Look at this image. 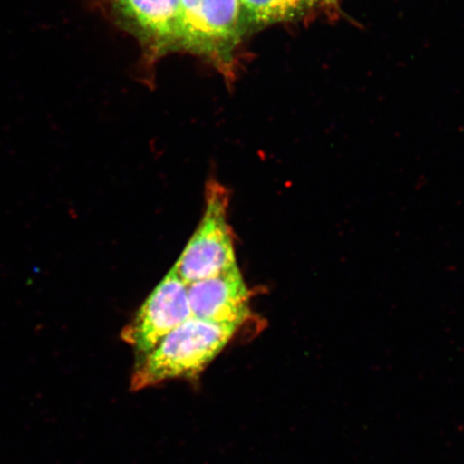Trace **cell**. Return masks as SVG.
<instances>
[{
	"mask_svg": "<svg viewBox=\"0 0 464 464\" xmlns=\"http://www.w3.org/2000/svg\"><path fill=\"white\" fill-rule=\"evenodd\" d=\"M239 327L190 317L144 356L132 375L131 390L198 376L234 338Z\"/></svg>",
	"mask_w": 464,
	"mask_h": 464,
	"instance_id": "obj_1",
	"label": "cell"
},
{
	"mask_svg": "<svg viewBox=\"0 0 464 464\" xmlns=\"http://www.w3.org/2000/svg\"><path fill=\"white\" fill-rule=\"evenodd\" d=\"M229 193L218 181L208 183L206 208L195 234L173 269L189 284L216 276L237 265L228 223Z\"/></svg>",
	"mask_w": 464,
	"mask_h": 464,
	"instance_id": "obj_2",
	"label": "cell"
},
{
	"mask_svg": "<svg viewBox=\"0 0 464 464\" xmlns=\"http://www.w3.org/2000/svg\"><path fill=\"white\" fill-rule=\"evenodd\" d=\"M241 0H179L177 48L225 57L242 34Z\"/></svg>",
	"mask_w": 464,
	"mask_h": 464,
	"instance_id": "obj_3",
	"label": "cell"
},
{
	"mask_svg": "<svg viewBox=\"0 0 464 464\" xmlns=\"http://www.w3.org/2000/svg\"><path fill=\"white\" fill-rule=\"evenodd\" d=\"M191 315L188 285L173 268L144 301L121 338L140 355H148L160 342Z\"/></svg>",
	"mask_w": 464,
	"mask_h": 464,
	"instance_id": "obj_4",
	"label": "cell"
},
{
	"mask_svg": "<svg viewBox=\"0 0 464 464\" xmlns=\"http://www.w3.org/2000/svg\"><path fill=\"white\" fill-rule=\"evenodd\" d=\"M191 315L241 327L251 316V294L237 264L219 275L188 285Z\"/></svg>",
	"mask_w": 464,
	"mask_h": 464,
	"instance_id": "obj_5",
	"label": "cell"
},
{
	"mask_svg": "<svg viewBox=\"0 0 464 464\" xmlns=\"http://www.w3.org/2000/svg\"><path fill=\"white\" fill-rule=\"evenodd\" d=\"M115 13L158 50L176 46L179 0H109Z\"/></svg>",
	"mask_w": 464,
	"mask_h": 464,
	"instance_id": "obj_6",
	"label": "cell"
},
{
	"mask_svg": "<svg viewBox=\"0 0 464 464\" xmlns=\"http://www.w3.org/2000/svg\"><path fill=\"white\" fill-rule=\"evenodd\" d=\"M334 0H241L248 24L268 26L300 19Z\"/></svg>",
	"mask_w": 464,
	"mask_h": 464,
	"instance_id": "obj_7",
	"label": "cell"
}]
</instances>
